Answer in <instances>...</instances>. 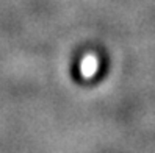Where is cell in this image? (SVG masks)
Segmentation results:
<instances>
[{"label":"cell","mask_w":155,"mask_h":153,"mask_svg":"<svg viewBox=\"0 0 155 153\" xmlns=\"http://www.w3.org/2000/svg\"><path fill=\"white\" fill-rule=\"evenodd\" d=\"M81 70H83V75H86V77L93 75L97 70V61L93 55H88L83 59V62H81Z\"/></svg>","instance_id":"6da1fadb"}]
</instances>
